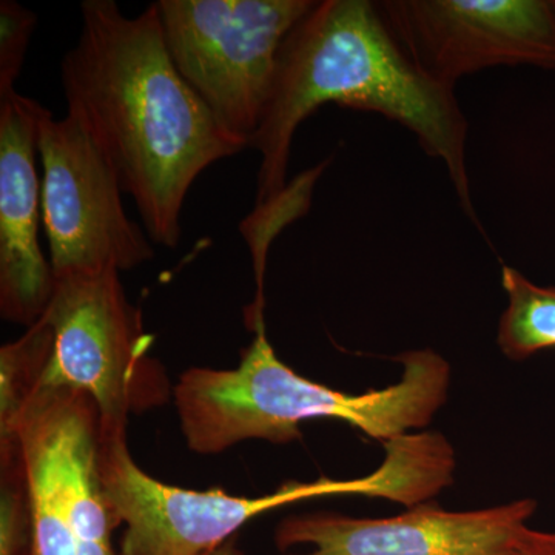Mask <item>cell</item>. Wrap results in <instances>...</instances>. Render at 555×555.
Returning a JSON list of instances; mask_svg holds the SVG:
<instances>
[{
  "label": "cell",
  "mask_w": 555,
  "mask_h": 555,
  "mask_svg": "<svg viewBox=\"0 0 555 555\" xmlns=\"http://www.w3.org/2000/svg\"><path fill=\"white\" fill-rule=\"evenodd\" d=\"M39 156L42 224L54 278L129 272L155 258L147 232L124 208L115 170L78 118L67 113L54 119L49 109L40 124Z\"/></svg>",
  "instance_id": "obj_7"
},
{
  "label": "cell",
  "mask_w": 555,
  "mask_h": 555,
  "mask_svg": "<svg viewBox=\"0 0 555 555\" xmlns=\"http://www.w3.org/2000/svg\"><path fill=\"white\" fill-rule=\"evenodd\" d=\"M80 16L79 38L62 61L67 113L133 198L152 243L175 248L193 182L247 144L179 75L155 3L129 17L113 0H86Z\"/></svg>",
  "instance_id": "obj_1"
},
{
  "label": "cell",
  "mask_w": 555,
  "mask_h": 555,
  "mask_svg": "<svg viewBox=\"0 0 555 555\" xmlns=\"http://www.w3.org/2000/svg\"><path fill=\"white\" fill-rule=\"evenodd\" d=\"M430 502L387 518L291 516L278 524L273 540L281 555H499L539 507L532 499L476 511Z\"/></svg>",
  "instance_id": "obj_9"
},
{
  "label": "cell",
  "mask_w": 555,
  "mask_h": 555,
  "mask_svg": "<svg viewBox=\"0 0 555 555\" xmlns=\"http://www.w3.org/2000/svg\"><path fill=\"white\" fill-rule=\"evenodd\" d=\"M54 352L43 387H67L93 398L101 433H127L130 416L173 398L167 369L152 356L153 337L127 298L116 269L54 278L46 315Z\"/></svg>",
  "instance_id": "obj_5"
},
{
  "label": "cell",
  "mask_w": 555,
  "mask_h": 555,
  "mask_svg": "<svg viewBox=\"0 0 555 555\" xmlns=\"http://www.w3.org/2000/svg\"><path fill=\"white\" fill-rule=\"evenodd\" d=\"M554 3H555V0H554Z\"/></svg>",
  "instance_id": "obj_19"
},
{
  "label": "cell",
  "mask_w": 555,
  "mask_h": 555,
  "mask_svg": "<svg viewBox=\"0 0 555 555\" xmlns=\"http://www.w3.org/2000/svg\"><path fill=\"white\" fill-rule=\"evenodd\" d=\"M54 352L46 317L0 349V444L16 440L22 415L42 390Z\"/></svg>",
  "instance_id": "obj_13"
},
{
  "label": "cell",
  "mask_w": 555,
  "mask_h": 555,
  "mask_svg": "<svg viewBox=\"0 0 555 555\" xmlns=\"http://www.w3.org/2000/svg\"><path fill=\"white\" fill-rule=\"evenodd\" d=\"M175 67L218 122L250 147L284 42L313 0H159Z\"/></svg>",
  "instance_id": "obj_6"
},
{
  "label": "cell",
  "mask_w": 555,
  "mask_h": 555,
  "mask_svg": "<svg viewBox=\"0 0 555 555\" xmlns=\"http://www.w3.org/2000/svg\"><path fill=\"white\" fill-rule=\"evenodd\" d=\"M16 437L30 480L35 514L33 555H79L62 499L56 441L43 390L22 415Z\"/></svg>",
  "instance_id": "obj_12"
},
{
  "label": "cell",
  "mask_w": 555,
  "mask_h": 555,
  "mask_svg": "<svg viewBox=\"0 0 555 555\" xmlns=\"http://www.w3.org/2000/svg\"><path fill=\"white\" fill-rule=\"evenodd\" d=\"M206 555H246L244 551L241 550L238 545H236L233 540H229L224 545L217 547V550L210 551V553Z\"/></svg>",
  "instance_id": "obj_18"
},
{
  "label": "cell",
  "mask_w": 555,
  "mask_h": 555,
  "mask_svg": "<svg viewBox=\"0 0 555 555\" xmlns=\"http://www.w3.org/2000/svg\"><path fill=\"white\" fill-rule=\"evenodd\" d=\"M56 441L62 499L79 555H119L115 520L98 473L100 409L93 398L67 387H42Z\"/></svg>",
  "instance_id": "obj_11"
},
{
  "label": "cell",
  "mask_w": 555,
  "mask_h": 555,
  "mask_svg": "<svg viewBox=\"0 0 555 555\" xmlns=\"http://www.w3.org/2000/svg\"><path fill=\"white\" fill-rule=\"evenodd\" d=\"M499 555H555V531L524 526Z\"/></svg>",
  "instance_id": "obj_17"
},
{
  "label": "cell",
  "mask_w": 555,
  "mask_h": 555,
  "mask_svg": "<svg viewBox=\"0 0 555 555\" xmlns=\"http://www.w3.org/2000/svg\"><path fill=\"white\" fill-rule=\"evenodd\" d=\"M35 514L20 438L0 448V555H33Z\"/></svg>",
  "instance_id": "obj_15"
},
{
  "label": "cell",
  "mask_w": 555,
  "mask_h": 555,
  "mask_svg": "<svg viewBox=\"0 0 555 555\" xmlns=\"http://www.w3.org/2000/svg\"><path fill=\"white\" fill-rule=\"evenodd\" d=\"M507 308L500 317L496 345L509 360L521 361L555 347V287L532 283L503 266Z\"/></svg>",
  "instance_id": "obj_14"
},
{
  "label": "cell",
  "mask_w": 555,
  "mask_h": 555,
  "mask_svg": "<svg viewBox=\"0 0 555 555\" xmlns=\"http://www.w3.org/2000/svg\"><path fill=\"white\" fill-rule=\"evenodd\" d=\"M379 14L426 76L454 89L481 69H555L554 0H386Z\"/></svg>",
  "instance_id": "obj_8"
},
{
  "label": "cell",
  "mask_w": 555,
  "mask_h": 555,
  "mask_svg": "<svg viewBox=\"0 0 555 555\" xmlns=\"http://www.w3.org/2000/svg\"><path fill=\"white\" fill-rule=\"evenodd\" d=\"M38 16L14 0L0 2V96L14 91Z\"/></svg>",
  "instance_id": "obj_16"
},
{
  "label": "cell",
  "mask_w": 555,
  "mask_h": 555,
  "mask_svg": "<svg viewBox=\"0 0 555 555\" xmlns=\"http://www.w3.org/2000/svg\"><path fill=\"white\" fill-rule=\"evenodd\" d=\"M326 104L379 113L414 133L427 155L444 164L463 210L478 224L467 120L454 89L416 67L369 0L315 2L284 42L272 98L250 142L261 155L257 210L283 198L295 133Z\"/></svg>",
  "instance_id": "obj_2"
},
{
  "label": "cell",
  "mask_w": 555,
  "mask_h": 555,
  "mask_svg": "<svg viewBox=\"0 0 555 555\" xmlns=\"http://www.w3.org/2000/svg\"><path fill=\"white\" fill-rule=\"evenodd\" d=\"M396 360L403 372L393 385L343 392L298 375L258 328L235 369L190 367L179 377L173 401L182 436L190 451L214 455L248 440L294 443L302 423L326 418L386 443L429 426L451 386V364L433 349Z\"/></svg>",
  "instance_id": "obj_3"
},
{
  "label": "cell",
  "mask_w": 555,
  "mask_h": 555,
  "mask_svg": "<svg viewBox=\"0 0 555 555\" xmlns=\"http://www.w3.org/2000/svg\"><path fill=\"white\" fill-rule=\"evenodd\" d=\"M98 473L116 528H126L119 555H206L254 518L305 500L363 495L403 505L414 492L411 469L397 455H386L366 477L287 481L259 496L232 495L219 488H178L139 467L127 433H100Z\"/></svg>",
  "instance_id": "obj_4"
},
{
  "label": "cell",
  "mask_w": 555,
  "mask_h": 555,
  "mask_svg": "<svg viewBox=\"0 0 555 555\" xmlns=\"http://www.w3.org/2000/svg\"><path fill=\"white\" fill-rule=\"evenodd\" d=\"M49 109L16 90L0 96V315L25 328L46 315L54 273L39 244L42 182L36 159Z\"/></svg>",
  "instance_id": "obj_10"
}]
</instances>
